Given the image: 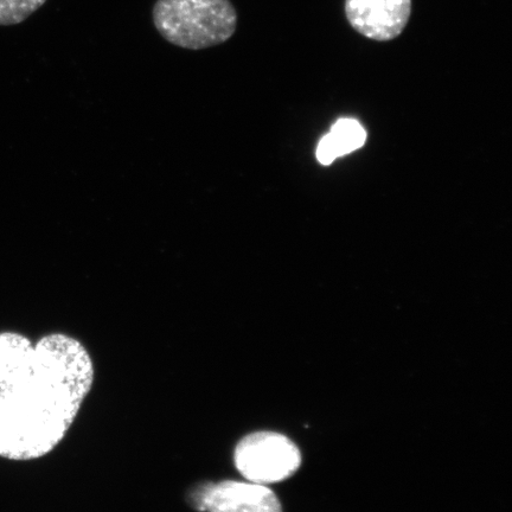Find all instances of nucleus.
Here are the masks:
<instances>
[{
    "instance_id": "obj_6",
    "label": "nucleus",
    "mask_w": 512,
    "mask_h": 512,
    "mask_svg": "<svg viewBox=\"0 0 512 512\" xmlns=\"http://www.w3.org/2000/svg\"><path fill=\"white\" fill-rule=\"evenodd\" d=\"M367 134L356 120H338L331 132L319 143L317 157L320 163L328 165L343 155L360 149L366 142Z\"/></svg>"
},
{
    "instance_id": "obj_1",
    "label": "nucleus",
    "mask_w": 512,
    "mask_h": 512,
    "mask_svg": "<svg viewBox=\"0 0 512 512\" xmlns=\"http://www.w3.org/2000/svg\"><path fill=\"white\" fill-rule=\"evenodd\" d=\"M94 364L73 337L51 334L32 342L0 334V458L30 462L66 438L91 393Z\"/></svg>"
},
{
    "instance_id": "obj_2",
    "label": "nucleus",
    "mask_w": 512,
    "mask_h": 512,
    "mask_svg": "<svg viewBox=\"0 0 512 512\" xmlns=\"http://www.w3.org/2000/svg\"><path fill=\"white\" fill-rule=\"evenodd\" d=\"M152 21L166 42L187 50L221 46L238 28L230 0H157Z\"/></svg>"
},
{
    "instance_id": "obj_7",
    "label": "nucleus",
    "mask_w": 512,
    "mask_h": 512,
    "mask_svg": "<svg viewBox=\"0 0 512 512\" xmlns=\"http://www.w3.org/2000/svg\"><path fill=\"white\" fill-rule=\"evenodd\" d=\"M48 0H0V27L21 24L40 10Z\"/></svg>"
},
{
    "instance_id": "obj_3",
    "label": "nucleus",
    "mask_w": 512,
    "mask_h": 512,
    "mask_svg": "<svg viewBox=\"0 0 512 512\" xmlns=\"http://www.w3.org/2000/svg\"><path fill=\"white\" fill-rule=\"evenodd\" d=\"M234 463L248 482L268 485L292 477L302 464V454L283 434L255 432L240 440Z\"/></svg>"
},
{
    "instance_id": "obj_4",
    "label": "nucleus",
    "mask_w": 512,
    "mask_h": 512,
    "mask_svg": "<svg viewBox=\"0 0 512 512\" xmlns=\"http://www.w3.org/2000/svg\"><path fill=\"white\" fill-rule=\"evenodd\" d=\"M189 504L200 512H283L279 498L270 488L248 480L198 485L190 492Z\"/></svg>"
},
{
    "instance_id": "obj_5",
    "label": "nucleus",
    "mask_w": 512,
    "mask_h": 512,
    "mask_svg": "<svg viewBox=\"0 0 512 512\" xmlns=\"http://www.w3.org/2000/svg\"><path fill=\"white\" fill-rule=\"evenodd\" d=\"M412 0H345V16L358 34L377 42H388L406 29Z\"/></svg>"
}]
</instances>
